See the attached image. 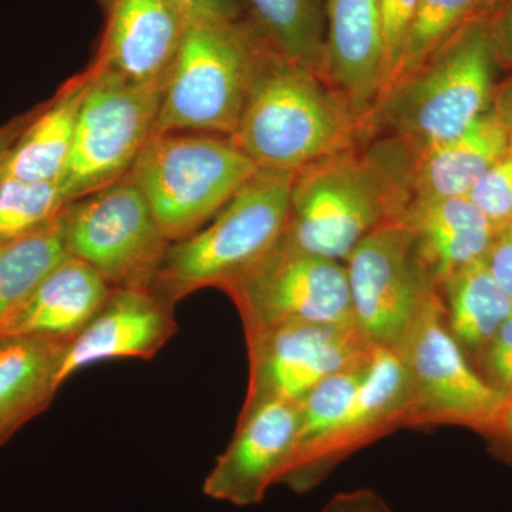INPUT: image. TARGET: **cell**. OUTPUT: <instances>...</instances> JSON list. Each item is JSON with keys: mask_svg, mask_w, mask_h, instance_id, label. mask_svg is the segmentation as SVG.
<instances>
[{"mask_svg": "<svg viewBox=\"0 0 512 512\" xmlns=\"http://www.w3.org/2000/svg\"><path fill=\"white\" fill-rule=\"evenodd\" d=\"M222 291L237 306L245 333L284 323L353 322L345 264L301 251L284 237Z\"/></svg>", "mask_w": 512, "mask_h": 512, "instance_id": "obj_11", "label": "cell"}, {"mask_svg": "<svg viewBox=\"0 0 512 512\" xmlns=\"http://www.w3.org/2000/svg\"><path fill=\"white\" fill-rule=\"evenodd\" d=\"M485 261L498 284L512 298V222L498 229L485 255Z\"/></svg>", "mask_w": 512, "mask_h": 512, "instance_id": "obj_34", "label": "cell"}, {"mask_svg": "<svg viewBox=\"0 0 512 512\" xmlns=\"http://www.w3.org/2000/svg\"><path fill=\"white\" fill-rule=\"evenodd\" d=\"M63 231L67 255L89 265L113 289L151 291L170 247L128 177L70 202Z\"/></svg>", "mask_w": 512, "mask_h": 512, "instance_id": "obj_10", "label": "cell"}, {"mask_svg": "<svg viewBox=\"0 0 512 512\" xmlns=\"http://www.w3.org/2000/svg\"><path fill=\"white\" fill-rule=\"evenodd\" d=\"M447 328L458 345L484 352L512 313V298L484 258L451 275L440 286Z\"/></svg>", "mask_w": 512, "mask_h": 512, "instance_id": "obj_23", "label": "cell"}, {"mask_svg": "<svg viewBox=\"0 0 512 512\" xmlns=\"http://www.w3.org/2000/svg\"><path fill=\"white\" fill-rule=\"evenodd\" d=\"M394 350L409 377L407 427L461 426L493 433L508 394L467 362L447 328L443 298L431 303Z\"/></svg>", "mask_w": 512, "mask_h": 512, "instance_id": "obj_9", "label": "cell"}, {"mask_svg": "<svg viewBox=\"0 0 512 512\" xmlns=\"http://www.w3.org/2000/svg\"><path fill=\"white\" fill-rule=\"evenodd\" d=\"M511 144L507 128L490 110L457 136L417 150L406 147L409 202L467 195Z\"/></svg>", "mask_w": 512, "mask_h": 512, "instance_id": "obj_18", "label": "cell"}, {"mask_svg": "<svg viewBox=\"0 0 512 512\" xmlns=\"http://www.w3.org/2000/svg\"><path fill=\"white\" fill-rule=\"evenodd\" d=\"M419 5L420 0H379L384 57V82L380 97L393 82Z\"/></svg>", "mask_w": 512, "mask_h": 512, "instance_id": "obj_30", "label": "cell"}, {"mask_svg": "<svg viewBox=\"0 0 512 512\" xmlns=\"http://www.w3.org/2000/svg\"><path fill=\"white\" fill-rule=\"evenodd\" d=\"M33 114H35V110L23 114V116L16 117L15 120L0 127V165L5 161L10 148L13 147V144H15L16 140L20 137V134H22L23 130L28 126L29 121L32 120Z\"/></svg>", "mask_w": 512, "mask_h": 512, "instance_id": "obj_38", "label": "cell"}, {"mask_svg": "<svg viewBox=\"0 0 512 512\" xmlns=\"http://www.w3.org/2000/svg\"><path fill=\"white\" fill-rule=\"evenodd\" d=\"M113 288L93 268L64 256L0 328L5 336L72 340L103 308Z\"/></svg>", "mask_w": 512, "mask_h": 512, "instance_id": "obj_19", "label": "cell"}, {"mask_svg": "<svg viewBox=\"0 0 512 512\" xmlns=\"http://www.w3.org/2000/svg\"><path fill=\"white\" fill-rule=\"evenodd\" d=\"M467 197L494 227L500 229L512 222V144L510 150L481 175Z\"/></svg>", "mask_w": 512, "mask_h": 512, "instance_id": "obj_29", "label": "cell"}, {"mask_svg": "<svg viewBox=\"0 0 512 512\" xmlns=\"http://www.w3.org/2000/svg\"><path fill=\"white\" fill-rule=\"evenodd\" d=\"M407 204L404 147L390 140L367 154L352 148L295 174L284 239L345 262L370 232L399 220Z\"/></svg>", "mask_w": 512, "mask_h": 512, "instance_id": "obj_1", "label": "cell"}, {"mask_svg": "<svg viewBox=\"0 0 512 512\" xmlns=\"http://www.w3.org/2000/svg\"><path fill=\"white\" fill-rule=\"evenodd\" d=\"M485 20L497 63L512 67V0H501Z\"/></svg>", "mask_w": 512, "mask_h": 512, "instance_id": "obj_33", "label": "cell"}, {"mask_svg": "<svg viewBox=\"0 0 512 512\" xmlns=\"http://www.w3.org/2000/svg\"><path fill=\"white\" fill-rule=\"evenodd\" d=\"M319 512H394L382 495L369 488L333 495Z\"/></svg>", "mask_w": 512, "mask_h": 512, "instance_id": "obj_35", "label": "cell"}, {"mask_svg": "<svg viewBox=\"0 0 512 512\" xmlns=\"http://www.w3.org/2000/svg\"><path fill=\"white\" fill-rule=\"evenodd\" d=\"M483 353L490 376L488 382L507 394L512 393V313Z\"/></svg>", "mask_w": 512, "mask_h": 512, "instance_id": "obj_31", "label": "cell"}, {"mask_svg": "<svg viewBox=\"0 0 512 512\" xmlns=\"http://www.w3.org/2000/svg\"><path fill=\"white\" fill-rule=\"evenodd\" d=\"M249 5L266 43L326 82L325 0H249Z\"/></svg>", "mask_w": 512, "mask_h": 512, "instance_id": "obj_24", "label": "cell"}, {"mask_svg": "<svg viewBox=\"0 0 512 512\" xmlns=\"http://www.w3.org/2000/svg\"><path fill=\"white\" fill-rule=\"evenodd\" d=\"M302 404L274 400L241 412L237 430L208 474L204 493L247 507L261 503L274 484L284 483L299 447Z\"/></svg>", "mask_w": 512, "mask_h": 512, "instance_id": "obj_13", "label": "cell"}, {"mask_svg": "<svg viewBox=\"0 0 512 512\" xmlns=\"http://www.w3.org/2000/svg\"><path fill=\"white\" fill-rule=\"evenodd\" d=\"M69 342L47 336L0 338V446L55 399Z\"/></svg>", "mask_w": 512, "mask_h": 512, "instance_id": "obj_21", "label": "cell"}, {"mask_svg": "<svg viewBox=\"0 0 512 512\" xmlns=\"http://www.w3.org/2000/svg\"><path fill=\"white\" fill-rule=\"evenodd\" d=\"M268 49L252 20L188 23L165 77L156 133L231 137Z\"/></svg>", "mask_w": 512, "mask_h": 512, "instance_id": "obj_5", "label": "cell"}, {"mask_svg": "<svg viewBox=\"0 0 512 512\" xmlns=\"http://www.w3.org/2000/svg\"><path fill=\"white\" fill-rule=\"evenodd\" d=\"M399 220L416 235L439 288L451 275L484 258L498 231L467 195L410 201Z\"/></svg>", "mask_w": 512, "mask_h": 512, "instance_id": "obj_20", "label": "cell"}, {"mask_svg": "<svg viewBox=\"0 0 512 512\" xmlns=\"http://www.w3.org/2000/svg\"><path fill=\"white\" fill-rule=\"evenodd\" d=\"M187 23L241 18L238 0H167Z\"/></svg>", "mask_w": 512, "mask_h": 512, "instance_id": "obj_32", "label": "cell"}, {"mask_svg": "<svg viewBox=\"0 0 512 512\" xmlns=\"http://www.w3.org/2000/svg\"><path fill=\"white\" fill-rule=\"evenodd\" d=\"M409 404V377L399 352L373 349L365 377L338 429L289 474L284 484L298 493L312 490L360 448L407 427Z\"/></svg>", "mask_w": 512, "mask_h": 512, "instance_id": "obj_14", "label": "cell"}, {"mask_svg": "<svg viewBox=\"0 0 512 512\" xmlns=\"http://www.w3.org/2000/svg\"><path fill=\"white\" fill-rule=\"evenodd\" d=\"M491 2H493L494 8H495V6H497V5H498V3H500V2H501V0H491ZM494 8H493V9H494Z\"/></svg>", "mask_w": 512, "mask_h": 512, "instance_id": "obj_39", "label": "cell"}, {"mask_svg": "<svg viewBox=\"0 0 512 512\" xmlns=\"http://www.w3.org/2000/svg\"><path fill=\"white\" fill-rule=\"evenodd\" d=\"M495 63L485 15L470 20L389 87L363 131L382 128L409 150L457 136L491 110Z\"/></svg>", "mask_w": 512, "mask_h": 512, "instance_id": "obj_3", "label": "cell"}, {"mask_svg": "<svg viewBox=\"0 0 512 512\" xmlns=\"http://www.w3.org/2000/svg\"><path fill=\"white\" fill-rule=\"evenodd\" d=\"M488 437L494 440L498 453L512 463V393L508 394L497 427Z\"/></svg>", "mask_w": 512, "mask_h": 512, "instance_id": "obj_36", "label": "cell"}, {"mask_svg": "<svg viewBox=\"0 0 512 512\" xmlns=\"http://www.w3.org/2000/svg\"><path fill=\"white\" fill-rule=\"evenodd\" d=\"M259 168L228 136L154 133L127 177L170 244L210 222Z\"/></svg>", "mask_w": 512, "mask_h": 512, "instance_id": "obj_6", "label": "cell"}, {"mask_svg": "<svg viewBox=\"0 0 512 512\" xmlns=\"http://www.w3.org/2000/svg\"><path fill=\"white\" fill-rule=\"evenodd\" d=\"M245 339L249 380L241 412L274 400L301 402L316 384L375 349L353 322L284 323Z\"/></svg>", "mask_w": 512, "mask_h": 512, "instance_id": "obj_12", "label": "cell"}, {"mask_svg": "<svg viewBox=\"0 0 512 512\" xmlns=\"http://www.w3.org/2000/svg\"><path fill=\"white\" fill-rule=\"evenodd\" d=\"M106 28L94 66L164 86L188 23L167 0H101Z\"/></svg>", "mask_w": 512, "mask_h": 512, "instance_id": "obj_16", "label": "cell"}, {"mask_svg": "<svg viewBox=\"0 0 512 512\" xmlns=\"http://www.w3.org/2000/svg\"><path fill=\"white\" fill-rule=\"evenodd\" d=\"M343 264L353 323L373 348H399L424 311L441 298L416 235L402 220L370 232Z\"/></svg>", "mask_w": 512, "mask_h": 512, "instance_id": "obj_8", "label": "cell"}, {"mask_svg": "<svg viewBox=\"0 0 512 512\" xmlns=\"http://www.w3.org/2000/svg\"><path fill=\"white\" fill-rule=\"evenodd\" d=\"M69 204L59 183L0 181V242L40 231L55 222Z\"/></svg>", "mask_w": 512, "mask_h": 512, "instance_id": "obj_28", "label": "cell"}, {"mask_svg": "<svg viewBox=\"0 0 512 512\" xmlns=\"http://www.w3.org/2000/svg\"><path fill=\"white\" fill-rule=\"evenodd\" d=\"M370 355L326 377L303 397L298 453L285 480L338 429L365 377Z\"/></svg>", "mask_w": 512, "mask_h": 512, "instance_id": "obj_26", "label": "cell"}, {"mask_svg": "<svg viewBox=\"0 0 512 512\" xmlns=\"http://www.w3.org/2000/svg\"><path fill=\"white\" fill-rule=\"evenodd\" d=\"M174 308L151 291L113 289L103 308L64 349L60 383L111 359H153L177 335Z\"/></svg>", "mask_w": 512, "mask_h": 512, "instance_id": "obj_15", "label": "cell"}, {"mask_svg": "<svg viewBox=\"0 0 512 512\" xmlns=\"http://www.w3.org/2000/svg\"><path fill=\"white\" fill-rule=\"evenodd\" d=\"M363 134L328 83L269 46L231 138L259 170L296 174L352 150Z\"/></svg>", "mask_w": 512, "mask_h": 512, "instance_id": "obj_2", "label": "cell"}, {"mask_svg": "<svg viewBox=\"0 0 512 512\" xmlns=\"http://www.w3.org/2000/svg\"><path fill=\"white\" fill-rule=\"evenodd\" d=\"M491 110L497 114L498 119L507 128L512 141V74L498 89L494 90Z\"/></svg>", "mask_w": 512, "mask_h": 512, "instance_id": "obj_37", "label": "cell"}, {"mask_svg": "<svg viewBox=\"0 0 512 512\" xmlns=\"http://www.w3.org/2000/svg\"><path fill=\"white\" fill-rule=\"evenodd\" d=\"M89 72L79 74L35 110L16 143L0 165V181L59 183L69 163Z\"/></svg>", "mask_w": 512, "mask_h": 512, "instance_id": "obj_22", "label": "cell"}, {"mask_svg": "<svg viewBox=\"0 0 512 512\" xmlns=\"http://www.w3.org/2000/svg\"><path fill=\"white\" fill-rule=\"evenodd\" d=\"M64 256L63 214L28 237L0 242V328Z\"/></svg>", "mask_w": 512, "mask_h": 512, "instance_id": "obj_25", "label": "cell"}, {"mask_svg": "<svg viewBox=\"0 0 512 512\" xmlns=\"http://www.w3.org/2000/svg\"><path fill=\"white\" fill-rule=\"evenodd\" d=\"M326 83L365 120L383 92L379 0H325Z\"/></svg>", "mask_w": 512, "mask_h": 512, "instance_id": "obj_17", "label": "cell"}, {"mask_svg": "<svg viewBox=\"0 0 512 512\" xmlns=\"http://www.w3.org/2000/svg\"><path fill=\"white\" fill-rule=\"evenodd\" d=\"M72 153L59 184L70 202L126 178L156 133L164 86L123 79L94 66L87 69Z\"/></svg>", "mask_w": 512, "mask_h": 512, "instance_id": "obj_7", "label": "cell"}, {"mask_svg": "<svg viewBox=\"0 0 512 512\" xmlns=\"http://www.w3.org/2000/svg\"><path fill=\"white\" fill-rule=\"evenodd\" d=\"M295 174L259 170L204 227L168 247L151 292L174 308L200 289L224 288L279 244Z\"/></svg>", "mask_w": 512, "mask_h": 512, "instance_id": "obj_4", "label": "cell"}, {"mask_svg": "<svg viewBox=\"0 0 512 512\" xmlns=\"http://www.w3.org/2000/svg\"><path fill=\"white\" fill-rule=\"evenodd\" d=\"M493 8L491 0H420L390 86L426 62L461 26Z\"/></svg>", "mask_w": 512, "mask_h": 512, "instance_id": "obj_27", "label": "cell"}]
</instances>
